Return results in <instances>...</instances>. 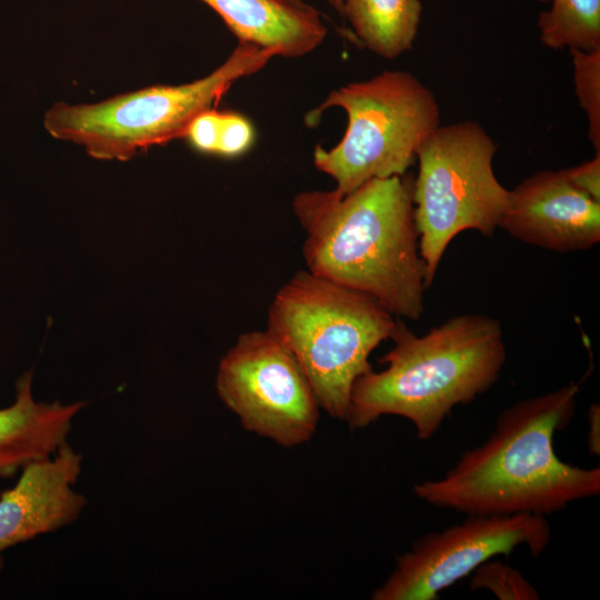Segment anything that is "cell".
<instances>
[{
	"instance_id": "20",
	"label": "cell",
	"mask_w": 600,
	"mask_h": 600,
	"mask_svg": "<svg viewBox=\"0 0 600 600\" xmlns=\"http://www.w3.org/2000/svg\"><path fill=\"white\" fill-rule=\"evenodd\" d=\"M568 181L581 192L600 202V151L592 159L562 169Z\"/></svg>"
},
{
	"instance_id": "23",
	"label": "cell",
	"mask_w": 600,
	"mask_h": 600,
	"mask_svg": "<svg viewBox=\"0 0 600 600\" xmlns=\"http://www.w3.org/2000/svg\"><path fill=\"white\" fill-rule=\"evenodd\" d=\"M290 1H292V2H294V3H298V4H303V3H306L303 0H290Z\"/></svg>"
},
{
	"instance_id": "5",
	"label": "cell",
	"mask_w": 600,
	"mask_h": 600,
	"mask_svg": "<svg viewBox=\"0 0 600 600\" xmlns=\"http://www.w3.org/2000/svg\"><path fill=\"white\" fill-rule=\"evenodd\" d=\"M273 57L271 49L238 40L226 61L201 79L150 86L97 103L56 102L43 126L52 138L81 146L94 159L126 161L149 147L184 138L194 117Z\"/></svg>"
},
{
	"instance_id": "2",
	"label": "cell",
	"mask_w": 600,
	"mask_h": 600,
	"mask_svg": "<svg viewBox=\"0 0 600 600\" xmlns=\"http://www.w3.org/2000/svg\"><path fill=\"white\" fill-rule=\"evenodd\" d=\"M581 383L504 409L482 444L463 452L443 477L413 486L417 498L467 516H546L598 496L600 468L567 463L553 444L576 413Z\"/></svg>"
},
{
	"instance_id": "19",
	"label": "cell",
	"mask_w": 600,
	"mask_h": 600,
	"mask_svg": "<svg viewBox=\"0 0 600 600\" xmlns=\"http://www.w3.org/2000/svg\"><path fill=\"white\" fill-rule=\"evenodd\" d=\"M221 127V111L213 108L199 113L190 122L184 138L190 146L202 153L216 154Z\"/></svg>"
},
{
	"instance_id": "8",
	"label": "cell",
	"mask_w": 600,
	"mask_h": 600,
	"mask_svg": "<svg viewBox=\"0 0 600 600\" xmlns=\"http://www.w3.org/2000/svg\"><path fill=\"white\" fill-rule=\"evenodd\" d=\"M221 401L242 427L283 447L308 441L319 421V401L293 354L268 330L238 337L216 379Z\"/></svg>"
},
{
	"instance_id": "9",
	"label": "cell",
	"mask_w": 600,
	"mask_h": 600,
	"mask_svg": "<svg viewBox=\"0 0 600 600\" xmlns=\"http://www.w3.org/2000/svg\"><path fill=\"white\" fill-rule=\"evenodd\" d=\"M550 538L542 514L468 516L414 541L371 599L437 600L442 590L497 556H509L520 546H527L532 557L540 556Z\"/></svg>"
},
{
	"instance_id": "17",
	"label": "cell",
	"mask_w": 600,
	"mask_h": 600,
	"mask_svg": "<svg viewBox=\"0 0 600 600\" xmlns=\"http://www.w3.org/2000/svg\"><path fill=\"white\" fill-rule=\"evenodd\" d=\"M471 590L486 589L500 600H538L539 592L523 574L494 558L480 564L470 581Z\"/></svg>"
},
{
	"instance_id": "22",
	"label": "cell",
	"mask_w": 600,
	"mask_h": 600,
	"mask_svg": "<svg viewBox=\"0 0 600 600\" xmlns=\"http://www.w3.org/2000/svg\"><path fill=\"white\" fill-rule=\"evenodd\" d=\"M330 7L343 18V0H328Z\"/></svg>"
},
{
	"instance_id": "10",
	"label": "cell",
	"mask_w": 600,
	"mask_h": 600,
	"mask_svg": "<svg viewBox=\"0 0 600 600\" xmlns=\"http://www.w3.org/2000/svg\"><path fill=\"white\" fill-rule=\"evenodd\" d=\"M499 228L542 249L587 250L600 241V202L573 187L562 170L539 171L509 190Z\"/></svg>"
},
{
	"instance_id": "13",
	"label": "cell",
	"mask_w": 600,
	"mask_h": 600,
	"mask_svg": "<svg viewBox=\"0 0 600 600\" xmlns=\"http://www.w3.org/2000/svg\"><path fill=\"white\" fill-rule=\"evenodd\" d=\"M238 40L273 50L277 57L299 58L327 36L319 11L290 0H201Z\"/></svg>"
},
{
	"instance_id": "15",
	"label": "cell",
	"mask_w": 600,
	"mask_h": 600,
	"mask_svg": "<svg viewBox=\"0 0 600 600\" xmlns=\"http://www.w3.org/2000/svg\"><path fill=\"white\" fill-rule=\"evenodd\" d=\"M550 3L540 12V41L549 49L600 48V0H538Z\"/></svg>"
},
{
	"instance_id": "16",
	"label": "cell",
	"mask_w": 600,
	"mask_h": 600,
	"mask_svg": "<svg viewBox=\"0 0 600 600\" xmlns=\"http://www.w3.org/2000/svg\"><path fill=\"white\" fill-rule=\"evenodd\" d=\"M573 64L576 96L588 120V138L600 151V48L569 49Z\"/></svg>"
},
{
	"instance_id": "4",
	"label": "cell",
	"mask_w": 600,
	"mask_h": 600,
	"mask_svg": "<svg viewBox=\"0 0 600 600\" xmlns=\"http://www.w3.org/2000/svg\"><path fill=\"white\" fill-rule=\"evenodd\" d=\"M396 327L371 297L301 270L274 294L267 330L293 354L320 407L346 420L356 380Z\"/></svg>"
},
{
	"instance_id": "11",
	"label": "cell",
	"mask_w": 600,
	"mask_h": 600,
	"mask_svg": "<svg viewBox=\"0 0 600 600\" xmlns=\"http://www.w3.org/2000/svg\"><path fill=\"white\" fill-rule=\"evenodd\" d=\"M81 466L82 456L66 442L24 467L16 484L0 493V571L8 549L78 519L87 504L73 488Z\"/></svg>"
},
{
	"instance_id": "18",
	"label": "cell",
	"mask_w": 600,
	"mask_h": 600,
	"mask_svg": "<svg viewBox=\"0 0 600 600\" xmlns=\"http://www.w3.org/2000/svg\"><path fill=\"white\" fill-rule=\"evenodd\" d=\"M256 131L251 121L243 114L221 111V127L217 153L224 158L244 154L253 146Z\"/></svg>"
},
{
	"instance_id": "14",
	"label": "cell",
	"mask_w": 600,
	"mask_h": 600,
	"mask_svg": "<svg viewBox=\"0 0 600 600\" xmlns=\"http://www.w3.org/2000/svg\"><path fill=\"white\" fill-rule=\"evenodd\" d=\"M421 14L420 0H343V18L359 41L389 60L412 49Z\"/></svg>"
},
{
	"instance_id": "3",
	"label": "cell",
	"mask_w": 600,
	"mask_h": 600,
	"mask_svg": "<svg viewBox=\"0 0 600 600\" xmlns=\"http://www.w3.org/2000/svg\"><path fill=\"white\" fill-rule=\"evenodd\" d=\"M387 364L359 377L346 420L366 428L382 416L410 420L420 440H428L459 404L473 401L499 379L507 359L500 322L484 314L452 317L423 336L401 318Z\"/></svg>"
},
{
	"instance_id": "6",
	"label": "cell",
	"mask_w": 600,
	"mask_h": 600,
	"mask_svg": "<svg viewBox=\"0 0 600 600\" xmlns=\"http://www.w3.org/2000/svg\"><path fill=\"white\" fill-rule=\"evenodd\" d=\"M332 107L346 111L347 129L331 149L316 147L313 163L342 194L372 179L407 173L420 146L440 126L434 93L408 71H383L331 91L307 113V126H317Z\"/></svg>"
},
{
	"instance_id": "12",
	"label": "cell",
	"mask_w": 600,
	"mask_h": 600,
	"mask_svg": "<svg viewBox=\"0 0 600 600\" xmlns=\"http://www.w3.org/2000/svg\"><path fill=\"white\" fill-rule=\"evenodd\" d=\"M32 370L16 381V400L0 409V478H11L28 464L51 457L67 442L73 418L86 402H38Z\"/></svg>"
},
{
	"instance_id": "1",
	"label": "cell",
	"mask_w": 600,
	"mask_h": 600,
	"mask_svg": "<svg viewBox=\"0 0 600 600\" xmlns=\"http://www.w3.org/2000/svg\"><path fill=\"white\" fill-rule=\"evenodd\" d=\"M412 173L372 179L348 193L302 191L292 209L308 271L364 293L396 318L423 313L426 266L413 213Z\"/></svg>"
},
{
	"instance_id": "21",
	"label": "cell",
	"mask_w": 600,
	"mask_h": 600,
	"mask_svg": "<svg viewBox=\"0 0 600 600\" xmlns=\"http://www.w3.org/2000/svg\"><path fill=\"white\" fill-rule=\"evenodd\" d=\"M587 446L592 456H600V407L598 402H592L588 410Z\"/></svg>"
},
{
	"instance_id": "7",
	"label": "cell",
	"mask_w": 600,
	"mask_h": 600,
	"mask_svg": "<svg viewBox=\"0 0 600 600\" xmlns=\"http://www.w3.org/2000/svg\"><path fill=\"white\" fill-rule=\"evenodd\" d=\"M496 152L493 139L473 120L439 126L418 149L412 200L427 288L459 233L490 238L499 228L509 190L494 174Z\"/></svg>"
}]
</instances>
